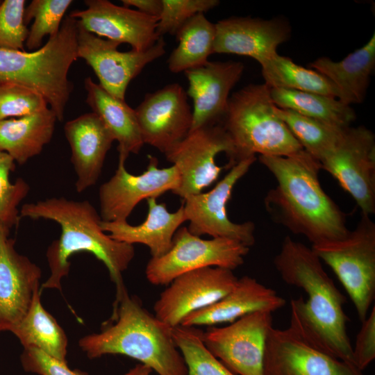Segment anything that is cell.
Returning <instances> with one entry per match:
<instances>
[{
  "label": "cell",
  "instance_id": "6da1fadb",
  "mask_svg": "<svg viewBox=\"0 0 375 375\" xmlns=\"http://www.w3.org/2000/svg\"><path fill=\"white\" fill-rule=\"evenodd\" d=\"M274 265L285 283L308 295L307 300L300 296L290 301L288 328L317 349L356 367L343 308L346 298L312 249L286 236Z\"/></svg>",
  "mask_w": 375,
  "mask_h": 375
},
{
  "label": "cell",
  "instance_id": "7a4b0ae2",
  "mask_svg": "<svg viewBox=\"0 0 375 375\" xmlns=\"http://www.w3.org/2000/svg\"><path fill=\"white\" fill-rule=\"evenodd\" d=\"M259 160L276 181L264 201L274 222L312 245L348 235L344 213L320 185L317 160L303 149L290 156H259Z\"/></svg>",
  "mask_w": 375,
  "mask_h": 375
},
{
  "label": "cell",
  "instance_id": "3957f363",
  "mask_svg": "<svg viewBox=\"0 0 375 375\" xmlns=\"http://www.w3.org/2000/svg\"><path fill=\"white\" fill-rule=\"evenodd\" d=\"M21 217L48 219L61 228L60 238L53 241L47 251L51 274L42 288L58 289L60 282L70 269V257L78 252L93 254L107 267L116 286V298L126 290L122 274L135 256L133 244L119 242L104 232L101 218L88 201H74L53 197L25 203L19 211Z\"/></svg>",
  "mask_w": 375,
  "mask_h": 375
},
{
  "label": "cell",
  "instance_id": "277c9868",
  "mask_svg": "<svg viewBox=\"0 0 375 375\" xmlns=\"http://www.w3.org/2000/svg\"><path fill=\"white\" fill-rule=\"evenodd\" d=\"M111 320L101 331L80 339L90 358L122 355L138 360L158 375H187L185 360L172 328L143 307L125 290L113 303Z\"/></svg>",
  "mask_w": 375,
  "mask_h": 375
},
{
  "label": "cell",
  "instance_id": "5b68a950",
  "mask_svg": "<svg viewBox=\"0 0 375 375\" xmlns=\"http://www.w3.org/2000/svg\"><path fill=\"white\" fill-rule=\"evenodd\" d=\"M78 20L68 15L59 32L38 50L0 49V85L15 83L34 90L62 122L74 88L68 73L78 58Z\"/></svg>",
  "mask_w": 375,
  "mask_h": 375
},
{
  "label": "cell",
  "instance_id": "8992f818",
  "mask_svg": "<svg viewBox=\"0 0 375 375\" xmlns=\"http://www.w3.org/2000/svg\"><path fill=\"white\" fill-rule=\"evenodd\" d=\"M270 88L251 84L229 97L220 122L228 135L233 154L226 168L260 156H290L303 150L274 111Z\"/></svg>",
  "mask_w": 375,
  "mask_h": 375
},
{
  "label": "cell",
  "instance_id": "52a82bcc",
  "mask_svg": "<svg viewBox=\"0 0 375 375\" xmlns=\"http://www.w3.org/2000/svg\"><path fill=\"white\" fill-rule=\"evenodd\" d=\"M311 249L334 272L362 322L375 297V224L370 216L361 215L345 238Z\"/></svg>",
  "mask_w": 375,
  "mask_h": 375
},
{
  "label": "cell",
  "instance_id": "ba28073f",
  "mask_svg": "<svg viewBox=\"0 0 375 375\" xmlns=\"http://www.w3.org/2000/svg\"><path fill=\"white\" fill-rule=\"evenodd\" d=\"M249 247L224 238L203 240L179 228L170 249L163 256L151 258L146 267V277L153 285L169 284L185 273L205 267H217L233 270L244 263Z\"/></svg>",
  "mask_w": 375,
  "mask_h": 375
},
{
  "label": "cell",
  "instance_id": "9c48e42d",
  "mask_svg": "<svg viewBox=\"0 0 375 375\" xmlns=\"http://www.w3.org/2000/svg\"><path fill=\"white\" fill-rule=\"evenodd\" d=\"M319 162L352 197L361 215L375 212V136L372 131L362 126L348 127Z\"/></svg>",
  "mask_w": 375,
  "mask_h": 375
},
{
  "label": "cell",
  "instance_id": "30bf717a",
  "mask_svg": "<svg viewBox=\"0 0 375 375\" xmlns=\"http://www.w3.org/2000/svg\"><path fill=\"white\" fill-rule=\"evenodd\" d=\"M272 312L256 311L224 327L202 331L206 349L235 374L263 375L265 345Z\"/></svg>",
  "mask_w": 375,
  "mask_h": 375
},
{
  "label": "cell",
  "instance_id": "8fae6325",
  "mask_svg": "<svg viewBox=\"0 0 375 375\" xmlns=\"http://www.w3.org/2000/svg\"><path fill=\"white\" fill-rule=\"evenodd\" d=\"M256 160L253 156L238 162L211 190L184 199V211L190 222L188 229L191 233L229 238L249 247L254 244L255 224L250 221L233 222L228 217L226 206L235 185Z\"/></svg>",
  "mask_w": 375,
  "mask_h": 375
},
{
  "label": "cell",
  "instance_id": "7c38bea8",
  "mask_svg": "<svg viewBox=\"0 0 375 375\" xmlns=\"http://www.w3.org/2000/svg\"><path fill=\"white\" fill-rule=\"evenodd\" d=\"M128 156L119 153L115 173L99 188V215L103 222L127 221L141 201L156 198L168 191L174 192L179 186V174L174 165L158 168L157 158L148 156L147 169L141 174L134 175L125 167Z\"/></svg>",
  "mask_w": 375,
  "mask_h": 375
},
{
  "label": "cell",
  "instance_id": "4fadbf2b",
  "mask_svg": "<svg viewBox=\"0 0 375 375\" xmlns=\"http://www.w3.org/2000/svg\"><path fill=\"white\" fill-rule=\"evenodd\" d=\"M233 151L231 139L221 123L190 131L165 155L179 174V186L173 193L184 200L202 192L222 172V167L215 162L217 155L224 152L229 160Z\"/></svg>",
  "mask_w": 375,
  "mask_h": 375
},
{
  "label": "cell",
  "instance_id": "5bb4252c",
  "mask_svg": "<svg viewBox=\"0 0 375 375\" xmlns=\"http://www.w3.org/2000/svg\"><path fill=\"white\" fill-rule=\"evenodd\" d=\"M121 44L88 32L78 22L77 57L91 67L99 85L111 95L125 100L129 83L150 62L163 56L166 43L160 37L144 51L117 50Z\"/></svg>",
  "mask_w": 375,
  "mask_h": 375
},
{
  "label": "cell",
  "instance_id": "9a60e30c",
  "mask_svg": "<svg viewBox=\"0 0 375 375\" xmlns=\"http://www.w3.org/2000/svg\"><path fill=\"white\" fill-rule=\"evenodd\" d=\"M238 279L233 270L217 267L181 274L160 293L153 306L154 315L171 328L179 326L188 315L228 293Z\"/></svg>",
  "mask_w": 375,
  "mask_h": 375
},
{
  "label": "cell",
  "instance_id": "2e32d148",
  "mask_svg": "<svg viewBox=\"0 0 375 375\" xmlns=\"http://www.w3.org/2000/svg\"><path fill=\"white\" fill-rule=\"evenodd\" d=\"M135 111L144 144L165 156L190 132L192 110L186 92L178 83L147 93Z\"/></svg>",
  "mask_w": 375,
  "mask_h": 375
},
{
  "label": "cell",
  "instance_id": "e0dca14e",
  "mask_svg": "<svg viewBox=\"0 0 375 375\" xmlns=\"http://www.w3.org/2000/svg\"><path fill=\"white\" fill-rule=\"evenodd\" d=\"M263 375H363L356 367L317 349L289 328L268 333Z\"/></svg>",
  "mask_w": 375,
  "mask_h": 375
},
{
  "label": "cell",
  "instance_id": "ac0fdd59",
  "mask_svg": "<svg viewBox=\"0 0 375 375\" xmlns=\"http://www.w3.org/2000/svg\"><path fill=\"white\" fill-rule=\"evenodd\" d=\"M84 3L85 9L74 10L69 15L90 33L120 44L127 43L138 51L149 49L160 38L156 31V17L107 0H86Z\"/></svg>",
  "mask_w": 375,
  "mask_h": 375
},
{
  "label": "cell",
  "instance_id": "d6986e66",
  "mask_svg": "<svg viewBox=\"0 0 375 375\" xmlns=\"http://www.w3.org/2000/svg\"><path fill=\"white\" fill-rule=\"evenodd\" d=\"M9 229L0 223V333L10 331L25 315L42 275L38 265L16 251Z\"/></svg>",
  "mask_w": 375,
  "mask_h": 375
},
{
  "label": "cell",
  "instance_id": "ffe728a7",
  "mask_svg": "<svg viewBox=\"0 0 375 375\" xmlns=\"http://www.w3.org/2000/svg\"><path fill=\"white\" fill-rule=\"evenodd\" d=\"M215 24L213 53L249 56L261 65L276 55L290 37V26L280 19L232 17Z\"/></svg>",
  "mask_w": 375,
  "mask_h": 375
},
{
  "label": "cell",
  "instance_id": "44dd1931",
  "mask_svg": "<svg viewBox=\"0 0 375 375\" xmlns=\"http://www.w3.org/2000/svg\"><path fill=\"white\" fill-rule=\"evenodd\" d=\"M243 71V63L231 60L208 61L204 65L184 72L189 83L186 94L194 105L190 131L222 122L229 93Z\"/></svg>",
  "mask_w": 375,
  "mask_h": 375
},
{
  "label": "cell",
  "instance_id": "7402d4cb",
  "mask_svg": "<svg viewBox=\"0 0 375 375\" xmlns=\"http://www.w3.org/2000/svg\"><path fill=\"white\" fill-rule=\"evenodd\" d=\"M64 133L71 148V162L77 176L76 190L82 193L98 181L114 138L93 112L67 121Z\"/></svg>",
  "mask_w": 375,
  "mask_h": 375
},
{
  "label": "cell",
  "instance_id": "603a6c76",
  "mask_svg": "<svg viewBox=\"0 0 375 375\" xmlns=\"http://www.w3.org/2000/svg\"><path fill=\"white\" fill-rule=\"evenodd\" d=\"M285 305V300L269 288L249 276L238 278L233 288L210 306L191 312L181 322L183 326H214L232 323L249 313L274 312Z\"/></svg>",
  "mask_w": 375,
  "mask_h": 375
},
{
  "label": "cell",
  "instance_id": "cb8c5ba5",
  "mask_svg": "<svg viewBox=\"0 0 375 375\" xmlns=\"http://www.w3.org/2000/svg\"><path fill=\"white\" fill-rule=\"evenodd\" d=\"M147 201L148 212L142 224L101 221V226L112 239L133 245L144 244L149 249L151 258H158L170 249L176 231L187 218L183 204L176 211L170 212L166 204L158 203L156 198H149Z\"/></svg>",
  "mask_w": 375,
  "mask_h": 375
},
{
  "label": "cell",
  "instance_id": "d4e9b609",
  "mask_svg": "<svg viewBox=\"0 0 375 375\" xmlns=\"http://www.w3.org/2000/svg\"><path fill=\"white\" fill-rule=\"evenodd\" d=\"M374 65V33L367 44L343 60L335 62L322 57L311 62L309 67L328 78L338 92V99L350 106L363 101Z\"/></svg>",
  "mask_w": 375,
  "mask_h": 375
},
{
  "label": "cell",
  "instance_id": "484cf974",
  "mask_svg": "<svg viewBox=\"0 0 375 375\" xmlns=\"http://www.w3.org/2000/svg\"><path fill=\"white\" fill-rule=\"evenodd\" d=\"M86 103L118 142L119 153L138 154L144 145L135 109L106 91L90 77L84 81Z\"/></svg>",
  "mask_w": 375,
  "mask_h": 375
},
{
  "label": "cell",
  "instance_id": "4316f807",
  "mask_svg": "<svg viewBox=\"0 0 375 375\" xmlns=\"http://www.w3.org/2000/svg\"><path fill=\"white\" fill-rule=\"evenodd\" d=\"M57 117L48 109L33 115L0 121V151L19 165L39 155L51 140Z\"/></svg>",
  "mask_w": 375,
  "mask_h": 375
},
{
  "label": "cell",
  "instance_id": "83f0119b",
  "mask_svg": "<svg viewBox=\"0 0 375 375\" xmlns=\"http://www.w3.org/2000/svg\"><path fill=\"white\" fill-rule=\"evenodd\" d=\"M10 331L19 339L24 349L35 347L66 362L67 338L55 318L41 303L39 288L34 291L26 313Z\"/></svg>",
  "mask_w": 375,
  "mask_h": 375
},
{
  "label": "cell",
  "instance_id": "f1b7e54d",
  "mask_svg": "<svg viewBox=\"0 0 375 375\" xmlns=\"http://www.w3.org/2000/svg\"><path fill=\"white\" fill-rule=\"evenodd\" d=\"M270 94L276 107L335 126L349 127L356 119L352 108L335 97L282 88H270Z\"/></svg>",
  "mask_w": 375,
  "mask_h": 375
},
{
  "label": "cell",
  "instance_id": "f546056e",
  "mask_svg": "<svg viewBox=\"0 0 375 375\" xmlns=\"http://www.w3.org/2000/svg\"><path fill=\"white\" fill-rule=\"evenodd\" d=\"M215 24L204 13H198L188 20L176 32L178 46L169 56L168 68L179 73L204 65L213 53Z\"/></svg>",
  "mask_w": 375,
  "mask_h": 375
},
{
  "label": "cell",
  "instance_id": "4dcf8cb0",
  "mask_svg": "<svg viewBox=\"0 0 375 375\" xmlns=\"http://www.w3.org/2000/svg\"><path fill=\"white\" fill-rule=\"evenodd\" d=\"M265 84L269 88H282L314 92L338 99L334 85L314 69L294 63L290 58L278 53L261 65Z\"/></svg>",
  "mask_w": 375,
  "mask_h": 375
},
{
  "label": "cell",
  "instance_id": "1f68e13d",
  "mask_svg": "<svg viewBox=\"0 0 375 375\" xmlns=\"http://www.w3.org/2000/svg\"><path fill=\"white\" fill-rule=\"evenodd\" d=\"M274 111L303 149L318 161L334 147L348 128L335 126L276 106Z\"/></svg>",
  "mask_w": 375,
  "mask_h": 375
},
{
  "label": "cell",
  "instance_id": "d6a6232c",
  "mask_svg": "<svg viewBox=\"0 0 375 375\" xmlns=\"http://www.w3.org/2000/svg\"><path fill=\"white\" fill-rule=\"evenodd\" d=\"M171 331L185 360L187 375H236L206 349L201 330L179 325L172 328Z\"/></svg>",
  "mask_w": 375,
  "mask_h": 375
},
{
  "label": "cell",
  "instance_id": "836d02e7",
  "mask_svg": "<svg viewBox=\"0 0 375 375\" xmlns=\"http://www.w3.org/2000/svg\"><path fill=\"white\" fill-rule=\"evenodd\" d=\"M72 2V0H33L25 8V24L27 26L33 19L25 42L28 50L39 49L46 36L49 38L59 32L64 15Z\"/></svg>",
  "mask_w": 375,
  "mask_h": 375
},
{
  "label": "cell",
  "instance_id": "e575fe53",
  "mask_svg": "<svg viewBox=\"0 0 375 375\" xmlns=\"http://www.w3.org/2000/svg\"><path fill=\"white\" fill-rule=\"evenodd\" d=\"M15 169L14 159L0 151V223L9 228L17 225L21 217L18 206L30 190L21 178L11 183L10 174Z\"/></svg>",
  "mask_w": 375,
  "mask_h": 375
},
{
  "label": "cell",
  "instance_id": "d590c367",
  "mask_svg": "<svg viewBox=\"0 0 375 375\" xmlns=\"http://www.w3.org/2000/svg\"><path fill=\"white\" fill-rule=\"evenodd\" d=\"M49 108L44 97L30 88L15 83L0 85V121L33 115Z\"/></svg>",
  "mask_w": 375,
  "mask_h": 375
},
{
  "label": "cell",
  "instance_id": "8d00e7d4",
  "mask_svg": "<svg viewBox=\"0 0 375 375\" xmlns=\"http://www.w3.org/2000/svg\"><path fill=\"white\" fill-rule=\"evenodd\" d=\"M162 9L158 17L156 34L175 35L178 30L198 13H204L215 8L217 0H162Z\"/></svg>",
  "mask_w": 375,
  "mask_h": 375
},
{
  "label": "cell",
  "instance_id": "74e56055",
  "mask_svg": "<svg viewBox=\"0 0 375 375\" xmlns=\"http://www.w3.org/2000/svg\"><path fill=\"white\" fill-rule=\"evenodd\" d=\"M26 1L4 0L0 4V49L25 51L28 29L24 23Z\"/></svg>",
  "mask_w": 375,
  "mask_h": 375
},
{
  "label": "cell",
  "instance_id": "f35d334b",
  "mask_svg": "<svg viewBox=\"0 0 375 375\" xmlns=\"http://www.w3.org/2000/svg\"><path fill=\"white\" fill-rule=\"evenodd\" d=\"M21 363L27 372L39 375H88L78 369H71L67 362L61 361L35 347L24 349Z\"/></svg>",
  "mask_w": 375,
  "mask_h": 375
},
{
  "label": "cell",
  "instance_id": "ab89813d",
  "mask_svg": "<svg viewBox=\"0 0 375 375\" xmlns=\"http://www.w3.org/2000/svg\"><path fill=\"white\" fill-rule=\"evenodd\" d=\"M357 334L353 356L355 366L360 371L365 369L375 358V307L361 322Z\"/></svg>",
  "mask_w": 375,
  "mask_h": 375
},
{
  "label": "cell",
  "instance_id": "60d3db41",
  "mask_svg": "<svg viewBox=\"0 0 375 375\" xmlns=\"http://www.w3.org/2000/svg\"><path fill=\"white\" fill-rule=\"evenodd\" d=\"M124 6L134 7L137 10L158 18L162 12V0H122Z\"/></svg>",
  "mask_w": 375,
  "mask_h": 375
},
{
  "label": "cell",
  "instance_id": "b9f144b4",
  "mask_svg": "<svg viewBox=\"0 0 375 375\" xmlns=\"http://www.w3.org/2000/svg\"><path fill=\"white\" fill-rule=\"evenodd\" d=\"M151 369L144 365L138 363L133 368L130 369L124 375H151Z\"/></svg>",
  "mask_w": 375,
  "mask_h": 375
},
{
  "label": "cell",
  "instance_id": "7bdbcfd3",
  "mask_svg": "<svg viewBox=\"0 0 375 375\" xmlns=\"http://www.w3.org/2000/svg\"><path fill=\"white\" fill-rule=\"evenodd\" d=\"M1 1H0V4H1Z\"/></svg>",
  "mask_w": 375,
  "mask_h": 375
}]
</instances>
